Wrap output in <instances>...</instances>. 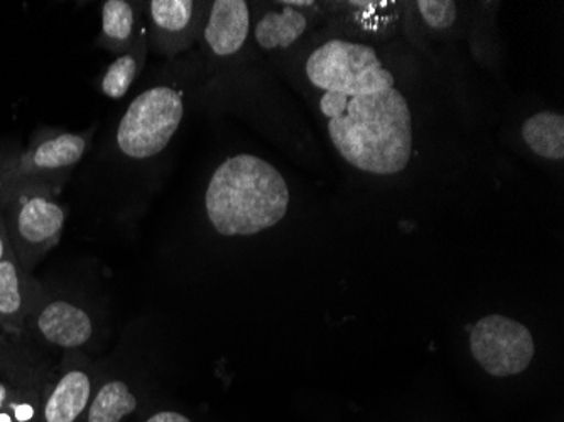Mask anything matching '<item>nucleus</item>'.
Returning <instances> with one entry per match:
<instances>
[{"label":"nucleus","mask_w":564,"mask_h":422,"mask_svg":"<svg viewBox=\"0 0 564 422\" xmlns=\"http://www.w3.org/2000/svg\"><path fill=\"white\" fill-rule=\"evenodd\" d=\"M522 138L531 151L544 160H564V117L561 113H535L525 120Z\"/></svg>","instance_id":"obj_16"},{"label":"nucleus","mask_w":564,"mask_h":422,"mask_svg":"<svg viewBox=\"0 0 564 422\" xmlns=\"http://www.w3.org/2000/svg\"><path fill=\"white\" fill-rule=\"evenodd\" d=\"M91 398V379L80 368L59 377L41 412V422H75L87 411Z\"/></svg>","instance_id":"obj_11"},{"label":"nucleus","mask_w":564,"mask_h":422,"mask_svg":"<svg viewBox=\"0 0 564 422\" xmlns=\"http://www.w3.org/2000/svg\"><path fill=\"white\" fill-rule=\"evenodd\" d=\"M148 51V30H144V33L139 36L138 43L132 46V50L117 56L110 63L109 68L101 76V94L112 98V100H120V98L126 97L127 91L131 90L132 85L141 75L142 68H144Z\"/></svg>","instance_id":"obj_15"},{"label":"nucleus","mask_w":564,"mask_h":422,"mask_svg":"<svg viewBox=\"0 0 564 422\" xmlns=\"http://www.w3.org/2000/svg\"><path fill=\"white\" fill-rule=\"evenodd\" d=\"M31 310H34L36 332L53 347L65 350L80 348L87 345L94 335L90 314L69 301L50 300Z\"/></svg>","instance_id":"obj_8"},{"label":"nucleus","mask_w":564,"mask_h":422,"mask_svg":"<svg viewBox=\"0 0 564 422\" xmlns=\"http://www.w3.org/2000/svg\"><path fill=\"white\" fill-rule=\"evenodd\" d=\"M279 11H269L259 19L253 36L265 51L288 50L297 43L307 30V15L303 9L313 2H281Z\"/></svg>","instance_id":"obj_13"},{"label":"nucleus","mask_w":564,"mask_h":422,"mask_svg":"<svg viewBox=\"0 0 564 422\" xmlns=\"http://www.w3.org/2000/svg\"><path fill=\"white\" fill-rule=\"evenodd\" d=\"M9 242L22 269H33L62 239L66 208L46 186H18L0 193Z\"/></svg>","instance_id":"obj_3"},{"label":"nucleus","mask_w":564,"mask_h":422,"mask_svg":"<svg viewBox=\"0 0 564 422\" xmlns=\"http://www.w3.org/2000/svg\"><path fill=\"white\" fill-rule=\"evenodd\" d=\"M11 250V242H9L8 230H6L4 218L0 212V260L4 259L6 253Z\"/></svg>","instance_id":"obj_20"},{"label":"nucleus","mask_w":564,"mask_h":422,"mask_svg":"<svg viewBox=\"0 0 564 422\" xmlns=\"http://www.w3.org/2000/svg\"><path fill=\"white\" fill-rule=\"evenodd\" d=\"M138 4L127 0H107L101 4V31L98 44L113 55H123L144 33Z\"/></svg>","instance_id":"obj_14"},{"label":"nucleus","mask_w":564,"mask_h":422,"mask_svg":"<svg viewBox=\"0 0 564 422\" xmlns=\"http://www.w3.org/2000/svg\"><path fill=\"white\" fill-rule=\"evenodd\" d=\"M250 33L249 4L243 0H217L210 8L203 30L205 43L220 58L234 56L242 50Z\"/></svg>","instance_id":"obj_10"},{"label":"nucleus","mask_w":564,"mask_h":422,"mask_svg":"<svg viewBox=\"0 0 564 422\" xmlns=\"http://www.w3.org/2000/svg\"><path fill=\"white\" fill-rule=\"evenodd\" d=\"M471 354L494 377L518 376L534 357V339L521 323L500 314L485 316L471 329Z\"/></svg>","instance_id":"obj_7"},{"label":"nucleus","mask_w":564,"mask_h":422,"mask_svg":"<svg viewBox=\"0 0 564 422\" xmlns=\"http://www.w3.org/2000/svg\"><path fill=\"white\" fill-rule=\"evenodd\" d=\"M185 116L182 91L158 85L132 100L117 127V148L129 160H151L176 134Z\"/></svg>","instance_id":"obj_6"},{"label":"nucleus","mask_w":564,"mask_h":422,"mask_svg":"<svg viewBox=\"0 0 564 422\" xmlns=\"http://www.w3.org/2000/svg\"><path fill=\"white\" fill-rule=\"evenodd\" d=\"M94 129L66 132L37 130L24 151L0 161V193L18 186H46L62 192L73 167L84 160Z\"/></svg>","instance_id":"obj_4"},{"label":"nucleus","mask_w":564,"mask_h":422,"mask_svg":"<svg viewBox=\"0 0 564 422\" xmlns=\"http://www.w3.org/2000/svg\"><path fill=\"white\" fill-rule=\"evenodd\" d=\"M138 409V399L122 380L104 383L88 408V422H120Z\"/></svg>","instance_id":"obj_17"},{"label":"nucleus","mask_w":564,"mask_h":422,"mask_svg":"<svg viewBox=\"0 0 564 422\" xmlns=\"http://www.w3.org/2000/svg\"><path fill=\"white\" fill-rule=\"evenodd\" d=\"M328 134L338 154L366 173H401L413 152V119L398 88L362 97L325 91L319 100Z\"/></svg>","instance_id":"obj_1"},{"label":"nucleus","mask_w":564,"mask_h":422,"mask_svg":"<svg viewBox=\"0 0 564 422\" xmlns=\"http://www.w3.org/2000/svg\"><path fill=\"white\" fill-rule=\"evenodd\" d=\"M198 4L193 0H151L148 11V37L166 55L182 51L192 34Z\"/></svg>","instance_id":"obj_9"},{"label":"nucleus","mask_w":564,"mask_h":422,"mask_svg":"<svg viewBox=\"0 0 564 422\" xmlns=\"http://www.w3.org/2000/svg\"><path fill=\"white\" fill-rule=\"evenodd\" d=\"M31 289L12 249L0 260V326L19 332L30 316Z\"/></svg>","instance_id":"obj_12"},{"label":"nucleus","mask_w":564,"mask_h":422,"mask_svg":"<svg viewBox=\"0 0 564 422\" xmlns=\"http://www.w3.org/2000/svg\"><path fill=\"white\" fill-rule=\"evenodd\" d=\"M421 15L433 30H449L456 21V4L453 0H420Z\"/></svg>","instance_id":"obj_18"},{"label":"nucleus","mask_w":564,"mask_h":422,"mask_svg":"<svg viewBox=\"0 0 564 422\" xmlns=\"http://www.w3.org/2000/svg\"><path fill=\"white\" fill-rule=\"evenodd\" d=\"M288 208L286 180L253 154H237L221 163L205 195L208 220L225 237L261 234L286 217Z\"/></svg>","instance_id":"obj_2"},{"label":"nucleus","mask_w":564,"mask_h":422,"mask_svg":"<svg viewBox=\"0 0 564 422\" xmlns=\"http://www.w3.org/2000/svg\"><path fill=\"white\" fill-rule=\"evenodd\" d=\"M9 399H11V392H9L8 386L4 382H0V411H4L8 408Z\"/></svg>","instance_id":"obj_21"},{"label":"nucleus","mask_w":564,"mask_h":422,"mask_svg":"<svg viewBox=\"0 0 564 422\" xmlns=\"http://www.w3.org/2000/svg\"><path fill=\"white\" fill-rule=\"evenodd\" d=\"M307 80L323 91L362 97L394 87V76L383 68L376 50L367 44L332 40L306 59Z\"/></svg>","instance_id":"obj_5"},{"label":"nucleus","mask_w":564,"mask_h":422,"mask_svg":"<svg viewBox=\"0 0 564 422\" xmlns=\"http://www.w3.org/2000/svg\"><path fill=\"white\" fill-rule=\"evenodd\" d=\"M145 422H192L185 415L174 411L158 412V414L151 415Z\"/></svg>","instance_id":"obj_19"}]
</instances>
